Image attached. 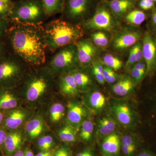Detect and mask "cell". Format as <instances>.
I'll list each match as a JSON object with an SVG mask.
<instances>
[{
    "instance_id": "11",
    "label": "cell",
    "mask_w": 156,
    "mask_h": 156,
    "mask_svg": "<svg viewBox=\"0 0 156 156\" xmlns=\"http://www.w3.org/2000/svg\"><path fill=\"white\" fill-rule=\"evenodd\" d=\"M111 112L117 121L125 127H130L134 124V115L131 108L126 104H117L113 105Z\"/></svg>"
},
{
    "instance_id": "22",
    "label": "cell",
    "mask_w": 156,
    "mask_h": 156,
    "mask_svg": "<svg viewBox=\"0 0 156 156\" xmlns=\"http://www.w3.org/2000/svg\"><path fill=\"white\" fill-rule=\"evenodd\" d=\"M25 118V114L22 111L16 110L11 112L5 120V126L8 129L14 130L21 126Z\"/></svg>"
},
{
    "instance_id": "4",
    "label": "cell",
    "mask_w": 156,
    "mask_h": 156,
    "mask_svg": "<svg viewBox=\"0 0 156 156\" xmlns=\"http://www.w3.org/2000/svg\"><path fill=\"white\" fill-rule=\"evenodd\" d=\"M115 17L108 5L101 4L96 9L94 15L82 23L81 26L84 30L112 31L117 26Z\"/></svg>"
},
{
    "instance_id": "19",
    "label": "cell",
    "mask_w": 156,
    "mask_h": 156,
    "mask_svg": "<svg viewBox=\"0 0 156 156\" xmlns=\"http://www.w3.org/2000/svg\"><path fill=\"white\" fill-rule=\"evenodd\" d=\"M135 83L132 79L125 77L121 79L112 86L113 92L120 96H126L132 92L135 86Z\"/></svg>"
},
{
    "instance_id": "36",
    "label": "cell",
    "mask_w": 156,
    "mask_h": 156,
    "mask_svg": "<svg viewBox=\"0 0 156 156\" xmlns=\"http://www.w3.org/2000/svg\"><path fill=\"white\" fill-rule=\"evenodd\" d=\"M104 78L105 82L112 84L116 82L117 75L115 71L107 66H104L103 68Z\"/></svg>"
},
{
    "instance_id": "53",
    "label": "cell",
    "mask_w": 156,
    "mask_h": 156,
    "mask_svg": "<svg viewBox=\"0 0 156 156\" xmlns=\"http://www.w3.org/2000/svg\"><path fill=\"white\" fill-rule=\"evenodd\" d=\"M151 1H153V2H156V0H151Z\"/></svg>"
},
{
    "instance_id": "17",
    "label": "cell",
    "mask_w": 156,
    "mask_h": 156,
    "mask_svg": "<svg viewBox=\"0 0 156 156\" xmlns=\"http://www.w3.org/2000/svg\"><path fill=\"white\" fill-rule=\"evenodd\" d=\"M22 143V136L19 132H11L7 134L4 143L6 154L11 156L16 152Z\"/></svg>"
},
{
    "instance_id": "28",
    "label": "cell",
    "mask_w": 156,
    "mask_h": 156,
    "mask_svg": "<svg viewBox=\"0 0 156 156\" xmlns=\"http://www.w3.org/2000/svg\"><path fill=\"white\" fill-rule=\"evenodd\" d=\"M125 20L129 24L139 26L145 21L146 15L144 11L139 9L131 10L125 16Z\"/></svg>"
},
{
    "instance_id": "40",
    "label": "cell",
    "mask_w": 156,
    "mask_h": 156,
    "mask_svg": "<svg viewBox=\"0 0 156 156\" xmlns=\"http://www.w3.org/2000/svg\"><path fill=\"white\" fill-rule=\"evenodd\" d=\"M8 23L6 18L0 17V38L7 32Z\"/></svg>"
},
{
    "instance_id": "27",
    "label": "cell",
    "mask_w": 156,
    "mask_h": 156,
    "mask_svg": "<svg viewBox=\"0 0 156 156\" xmlns=\"http://www.w3.org/2000/svg\"><path fill=\"white\" fill-rule=\"evenodd\" d=\"M18 105L17 98L14 94L9 91L0 93V110L11 109Z\"/></svg>"
},
{
    "instance_id": "41",
    "label": "cell",
    "mask_w": 156,
    "mask_h": 156,
    "mask_svg": "<svg viewBox=\"0 0 156 156\" xmlns=\"http://www.w3.org/2000/svg\"><path fill=\"white\" fill-rule=\"evenodd\" d=\"M53 156H70V154L67 149L62 147L57 150Z\"/></svg>"
},
{
    "instance_id": "1",
    "label": "cell",
    "mask_w": 156,
    "mask_h": 156,
    "mask_svg": "<svg viewBox=\"0 0 156 156\" xmlns=\"http://www.w3.org/2000/svg\"><path fill=\"white\" fill-rule=\"evenodd\" d=\"M6 33L14 52L23 61L34 66L44 63L47 47L41 25L14 23Z\"/></svg>"
},
{
    "instance_id": "20",
    "label": "cell",
    "mask_w": 156,
    "mask_h": 156,
    "mask_svg": "<svg viewBox=\"0 0 156 156\" xmlns=\"http://www.w3.org/2000/svg\"><path fill=\"white\" fill-rule=\"evenodd\" d=\"M143 59V55L142 43L138 41L131 47L129 51V56L125 64L126 69H131L136 62L141 61Z\"/></svg>"
},
{
    "instance_id": "26",
    "label": "cell",
    "mask_w": 156,
    "mask_h": 156,
    "mask_svg": "<svg viewBox=\"0 0 156 156\" xmlns=\"http://www.w3.org/2000/svg\"><path fill=\"white\" fill-rule=\"evenodd\" d=\"M71 72L79 90L86 91L92 87V80L89 75L80 71H72Z\"/></svg>"
},
{
    "instance_id": "31",
    "label": "cell",
    "mask_w": 156,
    "mask_h": 156,
    "mask_svg": "<svg viewBox=\"0 0 156 156\" xmlns=\"http://www.w3.org/2000/svg\"><path fill=\"white\" fill-rule=\"evenodd\" d=\"M102 61L105 66L114 71L119 70L123 66V62L121 59L109 53H107L103 56Z\"/></svg>"
},
{
    "instance_id": "37",
    "label": "cell",
    "mask_w": 156,
    "mask_h": 156,
    "mask_svg": "<svg viewBox=\"0 0 156 156\" xmlns=\"http://www.w3.org/2000/svg\"><path fill=\"white\" fill-rule=\"evenodd\" d=\"M145 70H138L136 69H131L130 74L132 80L135 82V83H139L144 76H146Z\"/></svg>"
},
{
    "instance_id": "33",
    "label": "cell",
    "mask_w": 156,
    "mask_h": 156,
    "mask_svg": "<svg viewBox=\"0 0 156 156\" xmlns=\"http://www.w3.org/2000/svg\"><path fill=\"white\" fill-rule=\"evenodd\" d=\"M50 118L52 122H58L63 118L65 115V108L60 103H56L51 107L50 109Z\"/></svg>"
},
{
    "instance_id": "38",
    "label": "cell",
    "mask_w": 156,
    "mask_h": 156,
    "mask_svg": "<svg viewBox=\"0 0 156 156\" xmlns=\"http://www.w3.org/2000/svg\"><path fill=\"white\" fill-rule=\"evenodd\" d=\"M155 2L151 0H140L138 3V6L140 9L144 11H148L154 7Z\"/></svg>"
},
{
    "instance_id": "25",
    "label": "cell",
    "mask_w": 156,
    "mask_h": 156,
    "mask_svg": "<svg viewBox=\"0 0 156 156\" xmlns=\"http://www.w3.org/2000/svg\"><path fill=\"white\" fill-rule=\"evenodd\" d=\"M43 129L44 123L41 119L39 118L30 120L26 125V131L31 139H34L39 136Z\"/></svg>"
},
{
    "instance_id": "32",
    "label": "cell",
    "mask_w": 156,
    "mask_h": 156,
    "mask_svg": "<svg viewBox=\"0 0 156 156\" xmlns=\"http://www.w3.org/2000/svg\"><path fill=\"white\" fill-rule=\"evenodd\" d=\"M91 41L96 47L105 48L108 44V37L101 31L95 32L91 35Z\"/></svg>"
},
{
    "instance_id": "45",
    "label": "cell",
    "mask_w": 156,
    "mask_h": 156,
    "mask_svg": "<svg viewBox=\"0 0 156 156\" xmlns=\"http://www.w3.org/2000/svg\"><path fill=\"white\" fill-rule=\"evenodd\" d=\"M76 156H94V155L91 150L87 149L77 154Z\"/></svg>"
},
{
    "instance_id": "16",
    "label": "cell",
    "mask_w": 156,
    "mask_h": 156,
    "mask_svg": "<svg viewBox=\"0 0 156 156\" xmlns=\"http://www.w3.org/2000/svg\"><path fill=\"white\" fill-rule=\"evenodd\" d=\"M59 87L62 93L67 96H76L79 93V89L71 72L62 76Z\"/></svg>"
},
{
    "instance_id": "39",
    "label": "cell",
    "mask_w": 156,
    "mask_h": 156,
    "mask_svg": "<svg viewBox=\"0 0 156 156\" xmlns=\"http://www.w3.org/2000/svg\"><path fill=\"white\" fill-rule=\"evenodd\" d=\"M11 8L0 1V17L7 18L11 13Z\"/></svg>"
},
{
    "instance_id": "34",
    "label": "cell",
    "mask_w": 156,
    "mask_h": 156,
    "mask_svg": "<svg viewBox=\"0 0 156 156\" xmlns=\"http://www.w3.org/2000/svg\"><path fill=\"white\" fill-rule=\"evenodd\" d=\"M92 65V72L95 80L99 84L103 85L105 83L103 76V66L98 62H93Z\"/></svg>"
},
{
    "instance_id": "2",
    "label": "cell",
    "mask_w": 156,
    "mask_h": 156,
    "mask_svg": "<svg viewBox=\"0 0 156 156\" xmlns=\"http://www.w3.org/2000/svg\"><path fill=\"white\" fill-rule=\"evenodd\" d=\"M44 28L47 48L53 53L69 45L75 44L84 34L81 25L63 20H52Z\"/></svg>"
},
{
    "instance_id": "52",
    "label": "cell",
    "mask_w": 156,
    "mask_h": 156,
    "mask_svg": "<svg viewBox=\"0 0 156 156\" xmlns=\"http://www.w3.org/2000/svg\"><path fill=\"white\" fill-rule=\"evenodd\" d=\"M3 119H4V115L3 114L0 112V124L2 122Z\"/></svg>"
},
{
    "instance_id": "9",
    "label": "cell",
    "mask_w": 156,
    "mask_h": 156,
    "mask_svg": "<svg viewBox=\"0 0 156 156\" xmlns=\"http://www.w3.org/2000/svg\"><path fill=\"white\" fill-rule=\"evenodd\" d=\"M78 64L86 66L92 63L97 56L98 50L91 40L80 39L75 44Z\"/></svg>"
},
{
    "instance_id": "14",
    "label": "cell",
    "mask_w": 156,
    "mask_h": 156,
    "mask_svg": "<svg viewBox=\"0 0 156 156\" xmlns=\"http://www.w3.org/2000/svg\"><path fill=\"white\" fill-rule=\"evenodd\" d=\"M67 120L69 124L76 128L80 127L87 116V111L80 104L69 102L68 104Z\"/></svg>"
},
{
    "instance_id": "18",
    "label": "cell",
    "mask_w": 156,
    "mask_h": 156,
    "mask_svg": "<svg viewBox=\"0 0 156 156\" xmlns=\"http://www.w3.org/2000/svg\"><path fill=\"white\" fill-rule=\"evenodd\" d=\"M116 126L114 120L109 117H104L98 121L96 135L99 137H105L113 133Z\"/></svg>"
},
{
    "instance_id": "3",
    "label": "cell",
    "mask_w": 156,
    "mask_h": 156,
    "mask_svg": "<svg viewBox=\"0 0 156 156\" xmlns=\"http://www.w3.org/2000/svg\"><path fill=\"white\" fill-rule=\"evenodd\" d=\"M47 17L42 0H19L13 3L9 18L14 23L41 25Z\"/></svg>"
},
{
    "instance_id": "51",
    "label": "cell",
    "mask_w": 156,
    "mask_h": 156,
    "mask_svg": "<svg viewBox=\"0 0 156 156\" xmlns=\"http://www.w3.org/2000/svg\"><path fill=\"white\" fill-rule=\"evenodd\" d=\"M4 46L2 43L0 42V59L2 58V56L4 52Z\"/></svg>"
},
{
    "instance_id": "43",
    "label": "cell",
    "mask_w": 156,
    "mask_h": 156,
    "mask_svg": "<svg viewBox=\"0 0 156 156\" xmlns=\"http://www.w3.org/2000/svg\"><path fill=\"white\" fill-rule=\"evenodd\" d=\"M136 156H156L153 152L146 149H143Z\"/></svg>"
},
{
    "instance_id": "35",
    "label": "cell",
    "mask_w": 156,
    "mask_h": 156,
    "mask_svg": "<svg viewBox=\"0 0 156 156\" xmlns=\"http://www.w3.org/2000/svg\"><path fill=\"white\" fill-rule=\"evenodd\" d=\"M39 148L43 151H49L53 144V140L52 136L48 135L41 137L38 140Z\"/></svg>"
},
{
    "instance_id": "6",
    "label": "cell",
    "mask_w": 156,
    "mask_h": 156,
    "mask_svg": "<svg viewBox=\"0 0 156 156\" xmlns=\"http://www.w3.org/2000/svg\"><path fill=\"white\" fill-rule=\"evenodd\" d=\"M14 59L11 57H2L0 59V86L9 87L19 77L21 67Z\"/></svg>"
},
{
    "instance_id": "7",
    "label": "cell",
    "mask_w": 156,
    "mask_h": 156,
    "mask_svg": "<svg viewBox=\"0 0 156 156\" xmlns=\"http://www.w3.org/2000/svg\"><path fill=\"white\" fill-rule=\"evenodd\" d=\"M93 0H65L62 14L68 19L77 21L89 14Z\"/></svg>"
},
{
    "instance_id": "12",
    "label": "cell",
    "mask_w": 156,
    "mask_h": 156,
    "mask_svg": "<svg viewBox=\"0 0 156 156\" xmlns=\"http://www.w3.org/2000/svg\"><path fill=\"white\" fill-rule=\"evenodd\" d=\"M121 151V140L118 134L113 133L103 138L101 144L102 156H119Z\"/></svg>"
},
{
    "instance_id": "47",
    "label": "cell",
    "mask_w": 156,
    "mask_h": 156,
    "mask_svg": "<svg viewBox=\"0 0 156 156\" xmlns=\"http://www.w3.org/2000/svg\"><path fill=\"white\" fill-rule=\"evenodd\" d=\"M151 19L153 24H154V26L156 27V9L153 11Z\"/></svg>"
},
{
    "instance_id": "23",
    "label": "cell",
    "mask_w": 156,
    "mask_h": 156,
    "mask_svg": "<svg viewBox=\"0 0 156 156\" xmlns=\"http://www.w3.org/2000/svg\"><path fill=\"white\" fill-rule=\"evenodd\" d=\"M42 2L48 17L63 12L65 0H42Z\"/></svg>"
},
{
    "instance_id": "49",
    "label": "cell",
    "mask_w": 156,
    "mask_h": 156,
    "mask_svg": "<svg viewBox=\"0 0 156 156\" xmlns=\"http://www.w3.org/2000/svg\"><path fill=\"white\" fill-rule=\"evenodd\" d=\"M13 156H24V153L22 151L18 150L14 153Z\"/></svg>"
},
{
    "instance_id": "48",
    "label": "cell",
    "mask_w": 156,
    "mask_h": 156,
    "mask_svg": "<svg viewBox=\"0 0 156 156\" xmlns=\"http://www.w3.org/2000/svg\"><path fill=\"white\" fill-rule=\"evenodd\" d=\"M0 1L2 2L3 3H5L6 5H8L11 7V8H12L13 3H14L12 2L11 0H0Z\"/></svg>"
},
{
    "instance_id": "15",
    "label": "cell",
    "mask_w": 156,
    "mask_h": 156,
    "mask_svg": "<svg viewBox=\"0 0 156 156\" xmlns=\"http://www.w3.org/2000/svg\"><path fill=\"white\" fill-rule=\"evenodd\" d=\"M134 3V0H110L108 5L115 16L120 18L132 10Z\"/></svg>"
},
{
    "instance_id": "24",
    "label": "cell",
    "mask_w": 156,
    "mask_h": 156,
    "mask_svg": "<svg viewBox=\"0 0 156 156\" xmlns=\"http://www.w3.org/2000/svg\"><path fill=\"white\" fill-rule=\"evenodd\" d=\"M88 102L92 109L95 111H100L106 105V98L101 92L94 91L89 94Z\"/></svg>"
},
{
    "instance_id": "42",
    "label": "cell",
    "mask_w": 156,
    "mask_h": 156,
    "mask_svg": "<svg viewBox=\"0 0 156 156\" xmlns=\"http://www.w3.org/2000/svg\"><path fill=\"white\" fill-rule=\"evenodd\" d=\"M138 70H145L146 71V65L144 60H141L136 62L131 69Z\"/></svg>"
},
{
    "instance_id": "8",
    "label": "cell",
    "mask_w": 156,
    "mask_h": 156,
    "mask_svg": "<svg viewBox=\"0 0 156 156\" xmlns=\"http://www.w3.org/2000/svg\"><path fill=\"white\" fill-rule=\"evenodd\" d=\"M142 43L143 59L146 65V75H151L156 71V40L147 32Z\"/></svg>"
},
{
    "instance_id": "46",
    "label": "cell",
    "mask_w": 156,
    "mask_h": 156,
    "mask_svg": "<svg viewBox=\"0 0 156 156\" xmlns=\"http://www.w3.org/2000/svg\"><path fill=\"white\" fill-rule=\"evenodd\" d=\"M53 152L50 151H46L37 154L35 156H53Z\"/></svg>"
},
{
    "instance_id": "50",
    "label": "cell",
    "mask_w": 156,
    "mask_h": 156,
    "mask_svg": "<svg viewBox=\"0 0 156 156\" xmlns=\"http://www.w3.org/2000/svg\"><path fill=\"white\" fill-rule=\"evenodd\" d=\"M24 156H34L33 153L30 150H27L24 154Z\"/></svg>"
},
{
    "instance_id": "10",
    "label": "cell",
    "mask_w": 156,
    "mask_h": 156,
    "mask_svg": "<svg viewBox=\"0 0 156 156\" xmlns=\"http://www.w3.org/2000/svg\"><path fill=\"white\" fill-rule=\"evenodd\" d=\"M141 35L139 31L125 29L115 34L112 42L113 48L122 51L131 48L139 41Z\"/></svg>"
},
{
    "instance_id": "21",
    "label": "cell",
    "mask_w": 156,
    "mask_h": 156,
    "mask_svg": "<svg viewBox=\"0 0 156 156\" xmlns=\"http://www.w3.org/2000/svg\"><path fill=\"white\" fill-rule=\"evenodd\" d=\"M138 143L131 135H125L121 140V150L124 156H133L137 150Z\"/></svg>"
},
{
    "instance_id": "30",
    "label": "cell",
    "mask_w": 156,
    "mask_h": 156,
    "mask_svg": "<svg viewBox=\"0 0 156 156\" xmlns=\"http://www.w3.org/2000/svg\"><path fill=\"white\" fill-rule=\"evenodd\" d=\"M94 130V124L89 120H84L81 124L80 136L85 141H89L92 139Z\"/></svg>"
},
{
    "instance_id": "5",
    "label": "cell",
    "mask_w": 156,
    "mask_h": 156,
    "mask_svg": "<svg viewBox=\"0 0 156 156\" xmlns=\"http://www.w3.org/2000/svg\"><path fill=\"white\" fill-rule=\"evenodd\" d=\"M78 64L75 44L59 49L50 62L51 69L56 72H71Z\"/></svg>"
},
{
    "instance_id": "13",
    "label": "cell",
    "mask_w": 156,
    "mask_h": 156,
    "mask_svg": "<svg viewBox=\"0 0 156 156\" xmlns=\"http://www.w3.org/2000/svg\"><path fill=\"white\" fill-rule=\"evenodd\" d=\"M48 87V83L45 78L38 77L30 81L27 86V97L30 101H34L41 96Z\"/></svg>"
},
{
    "instance_id": "29",
    "label": "cell",
    "mask_w": 156,
    "mask_h": 156,
    "mask_svg": "<svg viewBox=\"0 0 156 156\" xmlns=\"http://www.w3.org/2000/svg\"><path fill=\"white\" fill-rule=\"evenodd\" d=\"M76 128L69 125L64 126L58 131L59 138L63 142H73L76 140Z\"/></svg>"
},
{
    "instance_id": "44",
    "label": "cell",
    "mask_w": 156,
    "mask_h": 156,
    "mask_svg": "<svg viewBox=\"0 0 156 156\" xmlns=\"http://www.w3.org/2000/svg\"><path fill=\"white\" fill-rule=\"evenodd\" d=\"M6 135H7V134H6L5 131L2 128H0V147L4 145Z\"/></svg>"
}]
</instances>
